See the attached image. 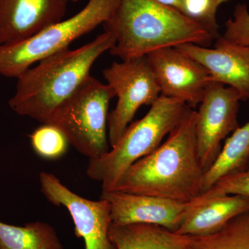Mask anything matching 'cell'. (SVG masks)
Here are the masks:
<instances>
[{
	"label": "cell",
	"mask_w": 249,
	"mask_h": 249,
	"mask_svg": "<svg viewBox=\"0 0 249 249\" xmlns=\"http://www.w3.org/2000/svg\"><path fill=\"white\" fill-rule=\"evenodd\" d=\"M196 111L190 108L167 140L130 165L110 191L182 202L200 196L204 171L196 145Z\"/></svg>",
	"instance_id": "obj_1"
},
{
	"label": "cell",
	"mask_w": 249,
	"mask_h": 249,
	"mask_svg": "<svg viewBox=\"0 0 249 249\" xmlns=\"http://www.w3.org/2000/svg\"><path fill=\"white\" fill-rule=\"evenodd\" d=\"M116 44L104 31L79 48H70L37 62L18 77L9 106L19 115L49 124L55 111L89 78L90 70L103 53Z\"/></svg>",
	"instance_id": "obj_2"
},
{
	"label": "cell",
	"mask_w": 249,
	"mask_h": 249,
	"mask_svg": "<svg viewBox=\"0 0 249 249\" xmlns=\"http://www.w3.org/2000/svg\"><path fill=\"white\" fill-rule=\"evenodd\" d=\"M103 27L116 38L109 53L121 60L184 44L208 47L214 39L197 23L157 0H120Z\"/></svg>",
	"instance_id": "obj_3"
},
{
	"label": "cell",
	"mask_w": 249,
	"mask_h": 249,
	"mask_svg": "<svg viewBox=\"0 0 249 249\" xmlns=\"http://www.w3.org/2000/svg\"><path fill=\"white\" fill-rule=\"evenodd\" d=\"M190 108L179 100L160 96L144 117L129 124L107 153L89 160L88 178L102 183L103 192L110 191L130 165L160 146Z\"/></svg>",
	"instance_id": "obj_4"
},
{
	"label": "cell",
	"mask_w": 249,
	"mask_h": 249,
	"mask_svg": "<svg viewBox=\"0 0 249 249\" xmlns=\"http://www.w3.org/2000/svg\"><path fill=\"white\" fill-rule=\"evenodd\" d=\"M120 0H89L72 17L54 24L18 43L0 45V76L17 78L33 65L69 49L114 14Z\"/></svg>",
	"instance_id": "obj_5"
},
{
	"label": "cell",
	"mask_w": 249,
	"mask_h": 249,
	"mask_svg": "<svg viewBox=\"0 0 249 249\" xmlns=\"http://www.w3.org/2000/svg\"><path fill=\"white\" fill-rule=\"evenodd\" d=\"M114 97L115 93L107 83L89 76L47 124L58 127L69 144L89 160L99 158L110 150L108 109Z\"/></svg>",
	"instance_id": "obj_6"
},
{
	"label": "cell",
	"mask_w": 249,
	"mask_h": 249,
	"mask_svg": "<svg viewBox=\"0 0 249 249\" xmlns=\"http://www.w3.org/2000/svg\"><path fill=\"white\" fill-rule=\"evenodd\" d=\"M118 101L108 115V139L114 146L142 106H151L160 96L146 55L114 62L103 71Z\"/></svg>",
	"instance_id": "obj_7"
},
{
	"label": "cell",
	"mask_w": 249,
	"mask_h": 249,
	"mask_svg": "<svg viewBox=\"0 0 249 249\" xmlns=\"http://www.w3.org/2000/svg\"><path fill=\"white\" fill-rule=\"evenodd\" d=\"M241 97L233 88L211 82L196 111V134L198 155L204 173L222 150V142L238 128Z\"/></svg>",
	"instance_id": "obj_8"
},
{
	"label": "cell",
	"mask_w": 249,
	"mask_h": 249,
	"mask_svg": "<svg viewBox=\"0 0 249 249\" xmlns=\"http://www.w3.org/2000/svg\"><path fill=\"white\" fill-rule=\"evenodd\" d=\"M39 179L46 199L68 210L74 223L75 233L84 240L85 249H116L109 238L112 220L110 206L106 199L93 201L82 197L47 172L41 173Z\"/></svg>",
	"instance_id": "obj_9"
},
{
	"label": "cell",
	"mask_w": 249,
	"mask_h": 249,
	"mask_svg": "<svg viewBox=\"0 0 249 249\" xmlns=\"http://www.w3.org/2000/svg\"><path fill=\"white\" fill-rule=\"evenodd\" d=\"M160 96L179 100L191 108L200 104L211 79L199 62L176 47L154 51L146 55Z\"/></svg>",
	"instance_id": "obj_10"
},
{
	"label": "cell",
	"mask_w": 249,
	"mask_h": 249,
	"mask_svg": "<svg viewBox=\"0 0 249 249\" xmlns=\"http://www.w3.org/2000/svg\"><path fill=\"white\" fill-rule=\"evenodd\" d=\"M101 198L110 206L114 225L145 224L178 231L196 199L182 202L158 196L119 191L102 192Z\"/></svg>",
	"instance_id": "obj_11"
},
{
	"label": "cell",
	"mask_w": 249,
	"mask_h": 249,
	"mask_svg": "<svg viewBox=\"0 0 249 249\" xmlns=\"http://www.w3.org/2000/svg\"><path fill=\"white\" fill-rule=\"evenodd\" d=\"M176 48L200 63L211 82L233 88L242 101L249 99V46L232 43L220 36L214 48L191 43Z\"/></svg>",
	"instance_id": "obj_12"
},
{
	"label": "cell",
	"mask_w": 249,
	"mask_h": 249,
	"mask_svg": "<svg viewBox=\"0 0 249 249\" xmlns=\"http://www.w3.org/2000/svg\"><path fill=\"white\" fill-rule=\"evenodd\" d=\"M67 0H0V45L27 40L63 20Z\"/></svg>",
	"instance_id": "obj_13"
},
{
	"label": "cell",
	"mask_w": 249,
	"mask_h": 249,
	"mask_svg": "<svg viewBox=\"0 0 249 249\" xmlns=\"http://www.w3.org/2000/svg\"><path fill=\"white\" fill-rule=\"evenodd\" d=\"M249 212V197L218 194L212 188L198 196L178 232L202 237L220 230L231 219Z\"/></svg>",
	"instance_id": "obj_14"
},
{
	"label": "cell",
	"mask_w": 249,
	"mask_h": 249,
	"mask_svg": "<svg viewBox=\"0 0 249 249\" xmlns=\"http://www.w3.org/2000/svg\"><path fill=\"white\" fill-rule=\"evenodd\" d=\"M109 235L116 249H195L192 236L152 224H111Z\"/></svg>",
	"instance_id": "obj_15"
},
{
	"label": "cell",
	"mask_w": 249,
	"mask_h": 249,
	"mask_svg": "<svg viewBox=\"0 0 249 249\" xmlns=\"http://www.w3.org/2000/svg\"><path fill=\"white\" fill-rule=\"evenodd\" d=\"M249 165V121L232 132L217 160L204 173L203 193L209 191L221 178L243 171Z\"/></svg>",
	"instance_id": "obj_16"
},
{
	"label": "cell",
	"mask_w": 249,
	"mask_h": 249,
	"mask_svg": "<svg viewBox=\"0 0 249 249\" xmlns=\"http://www.w3.org/2000/svg\"><path fill=\"white\" fill-rule=\"evenodd\" d=\"M0 249H64L55 229L43 222L24 227L0 221Z\"/></svg>",
	"instance_id": "obj_17"
},
{
	"label": "cell",
	"mask_w": 249,
	"mask_h": 249,
	"mask_svg": "<svg viewBox=\"0 0 249 249\" xmlns=\"http://www.w3.org/2000/svg\"><path fill=\"white\" fill-rule=\"evenodd\" d=\"M193 237L195 249H249V212L233 218L214 233Z\"/></svg>",
	"instance_id": "obj_18"
},
{
	"label": "cell",
	"mask_w": 249,
	"mask_h": 249,
	"mask_svg": "<svg viewBox=\"0 0 249 249\" xmlns=\"http://www.w3.org/2000/svg\"><path fill=\"white\" fill-rule=\"evenodd\" d=\"M34 151L42 158L55 160L66 153L69 142L63 133L55 126L50 124L36 129L31 137Z\"/></svg>",
	"instance_id": "obj_19"
},
{
	"label": "cell",
	"mask_w": 249,
	"mask_h": 249,
	"mask_svg": "<svg viewBox=\"0 0 249 249\" xmlns=\"http://www.w3.org/2000/svg\"><path fill=\"white\" fill-rule=\"evenodd\" d=\"M218 8L214 0H182L181 11L217 39L220 36L217 21Z\"/></svg>",
	"instance_id": "obj_20"
},
{
	"label": "cell",
	"mask_w": 249,
	"mask_h": 249,
	"mask_svg": "<svg viewBox=\"0 0 249 249\" xmlns=\"http://www.w3.org/2000/svg\"><path fill=\"white\" fill-rule=\"evenodd\" d=\"M222 36L232 43L249 46V11L247 4L235 6L232 18L226 22Z\"/></svg>",
	"instance_id": "obj_21"
},
{
	"label": "cell",
	"mask_w": 249,
	"mask_h": 249,
	"mask_svg": "<svg viewBox=\"0 0 249 249\" xmlns=\"http://www.w3.org/2000/svg\"><path fill=\"white\" fill-rule=\"evenodd\" d=\"M212 188L218 194L236 195L249 197V165L243 171L221 178Z\"/></svg>",
	"instance_id": "obj_22"
},
{
	"label": "cell",
	"mask_w": 249,
	"mask_h": 249,
	"mask_svg": "<svg viewBox=\"0 0 249 249\" xmlns=\"http://www.w3.org/2000/svg\"><path fill=\"white\" fill-rule=\"evenodd\" d=\"M157 1L181 12V1L182 0H157Z\"/></svg>",
	"instance_id": "obj_23"
},
{
	"label": "cell",
	"mask_w": 249,
	"mask_h": 249,
	"mask_svg": "<svg viewBox=\"0 0 249 249\" xmlns=\"http://www.w3.org/2000/svg\"><path fill=\"white\" fill-rule=\"evenodd\" d=\"M214 2H215L216 5L219 7L221 4H223V3L225 2V1H229V0H214Z\"/></svg>",
	"instance_id": "obj_24"
},
{
	"label": "cell",
	"mask_w": 249,
	"mask_h": 249,
	"mask_svg": "<svg viewBox=\"0 0 249 249\" xmlns=\"http://www.w3.org/2000/svg\"><path fill=\"white\" fill-rule=\"evenodd\" d=\"M67 1H68L69 2H76L78 0H67Z\"/></svg>",
	"instance_id": "obj_25"
}]
</instances>
